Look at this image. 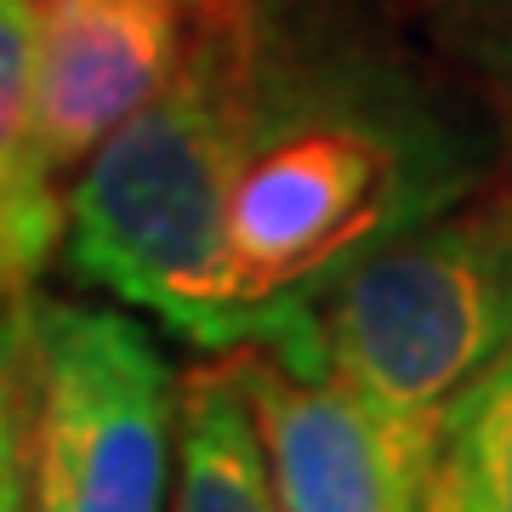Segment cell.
<instances>
[{
  "instance_id": "obj_1",
  "label": "cell",
  "mask_w": 512,
  "mask_h": 512,
  "mask_svg": "<svg viewBox=\"0 0 512 512\" xmlns=\"http://www.w3.org/2000/svg\"><path fill=\"white\" fill-rule=\"evenodd\" d=\"M478 148L404 57L268 18L239 57L228 268L251 342L319 365L313 308L376 245L473 194Z\"/></svg>"
},
{
  "instance_id": "obj_2",
  "label": "cell",
  "mask_w": 512,
  "mask_h": 512,
  "mask_svg": "<svg viewBox=\"0 0 512 512\" xmlns=\"http://www.w3.org/2000/svg\"><path fill=\"white\" fill-rule=\"evenodd\" d=\"M245 18L251 0H188L171 80L80 160L63 200L69 274L205 353L251 342L228 268Z\"/></svg>"
},
{
  "instance_id": "obj_3",
  "label": "cell",
  "mask_w": 512,
  "mask_h": 512,
  "mask_svg": "<svg viewBox=\"0 0 512 512\" xmlns=\"http://www.w3.org/2000/svg\"><path fill=\"white\" fill-rule=\"evenodd\" d=\"M319 359L399 416H433L512 353V183L461 194L336 279Z\"/></svg>"
},
{
  "instance_id": "obj_4",
  "label": "cell",
  "mask_w": 512,
  "mask_h": 512,
  "mask_svg": "<svg viewBox=\"0 0 512 512\" xmlns=\"http://www.w3.org/2000/svg\"><path fill=\"white\" fill-rule=\"evenodd\" d=\"M23 512H165L177 376L137 319L23 291L6 308Z\"/></svg>"
},
{
  "instance_id": "obj_5",
  "label": "cell",
  "mask_w": 512,
  "mask_h": 512,
  "mask_svg": "<svg viewBox=\"0 0 512 512\" xmlns=\"http://www.w3.org/2000/svg\"><path fill=\"white\" fill-rule=\"evenodd\" d=\"M256 410L285 512H421L444 421L399 416L330 365H291L262 342L228 348Z\"/></svg>"
},
{
  "instance_id": "obj_6",
  "label": "cell",
  "mask_w": 512,
  "mask_h": 512,
  "mask_svg": "<svg viewBox=\"0 0 512 512\" xmlns=\"http://www.w3.org/2000/svg\"><path fill=\"white\" fill-rule=\"evenodd\" d=\"M188 40V0H35V143L69 171L160 92Z\"/></svg>"
},
{
  "instance_id": "obj_7",
  "label": "cell",
  "mask_w": 512,
  "mask_h": 512,
  "mask_svg": "<svg viewBox=\"0 0 512 512\" xmlns=\"http://www.w3.org/2000/svg\"><path fill=\"white\" fill-rule=\"evenodd\" d=\"M63 205L35 143V0H0V313L52 256Z\"/></svg>"
},
{
  "instance_id": "obj_8",
  "label": "cell",
  "mask_w": 512,
  "mask_h": 512,
  "mask_svg": "<svg viewBox=\"0 0 512 512\" xmlns=\"http://www.w3.org/2000/svg\"><path fill=\"white\" fill-rule=\"evenodd\" d=\"M171 512H285L268 444L228 353L177 382V501Z\"/></svg>"
},
{
  "instance_id": "obj_9",
  "label": "cell",
  "mask_w": 512,
  "mask_h": 512,
  "mask_svg": "<svg viewBox=\"0 0 512 512\" xmlns=\"http://www.w3.org/2000/svg\"><path fill=\"white\" fill-rule=\"evenodd\" d=\"M439 461L473 512H512V353L444 410Z\"/></svg>"
},
{
  "instance_id": "obj_10",
  "label": "cell",
  "mask_w": 512,
  "mask_h": 512,
  "mask_svg": "<svg viewBox=\"0 0 512 512\" xmlns=\"http://www.w3.org/2000/svg\"><path fill=\"white\" fill-rule=\"evenodd\" d=\"M444 46L512 120V0H444Z\"/></svg>"
},
{
  "instance_id": "obj_11",
  "label": "cell",
  "mask_w": 512,
  "mask_h": 512,
  "mask_svg": "<svg viewBox=\"0 0 512 512\" xmlns=\"http://www.w3.org/2000/svg\"><path fill=\"white\" fill-rule=\"evenodd\" d=\"M0 512H23L18 382H12V348H6V313H0Z\"/></svg>"
},
{
  "instance_id": "obj_12",
  "label": "cell",
  "mask_w": 512,
  "mask_h": 512,
  "mask_svg": "<svg viewBox=\"0 0 512 512\" xmlns=\"http://www.w3.org/2000/svg\"><path fill=\"white\" fill-rule=\"evenodd\" d=\"M421 512H473L467 507V495H461L456 473L439 461V473H433V484H427V501H421Z\"/></svg>"
}]
</instances>
